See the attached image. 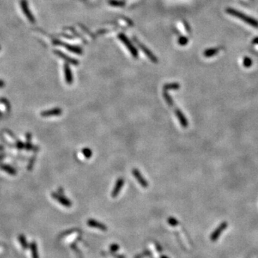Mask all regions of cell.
<instances>
[{
	"mask_svg": "<svg viewBox=\"0 0 258 258\" xmlns=\"http://www.w3.org/2000/svg\"><path fill=\"white\" fill-rule=\"evenodd\" d=\"M0 49H1V48H0Z\"/></svg>",
	"mask_w": 258,
	"mask_h": 258,
	"instance_id": "cell-27",
	"label": "cell"
},
{
	"mask_svg": "<svg viewBox=\"0 0 258 258\" xmlns=\"http://www.w3.org/2000/svg\"><path fill=\"white\" fill-rule=\"evenodd\" d=\"M52 197H53L56 201H58L60 204L63 205V206H65V207H68V208L71 207L72 202L70 201V199H67L65 196L62 195V194H58V193H52Z\"/></svg>",
	"mask_w": 258,
	"mask_h": 258,
	"instance_id": "cell-3",
	"label": "cell"
},
{
	"mask_svg": "<svg viewBox=\"0 0 258 258\" xmlns=\"http://www.w3.org/2000/svg\"><path fill=\"white\" fill-rule=\"evenodd\" d=\"M243 64H244V66L246 67V68H249V67H250L252 65V60L250 59L249 57H245L244 59V61H243Z\"/></svg>",
	"mask_w": 258,
	"mask_h": 258,
	"instance_id": "cell-18",
	"label": "cell"
},
{
	"mask_svg": "<svg viewBox=\"0 0 258 258\" xmlns=\"http://www.w3.org/2000/svg\"><path fill=\"white\" fill-rule=\"evenodd\" d=\"M252 43H253L254 44H258V37L255 38V39L253 40V41H252Z\"/></svg>",
	"mask_w": 258,
	"mask_h": 258,
	"instance_id": "cell-24",
	"label": "cell"
},
{
	"mask_svg": "<svg viewBox=\"0 0 258 258\" xmlns=\"http://www.w3.org/2000/svg\"><path fill=\"white\" fill-rule=\"evenodd\" d=\"M179 88H180V85L179 83H169V84H166L163 86V90L167 91L168 90H177V89H179Z\"/></svg>",
	"mask_w": 258,
	"mask_h": 258,
	"instance_id": "cell-13",
	"label": "cell"
},
{
	"mask_svg": "<svg viewBox=\"0 0 258 258\" xmlns=\"http://www.w3.org/2000/svg\"><path fill=\"white\" fill-rule=\"evenodd\" d=\"M228 227V223L227 221H222L217 228L214 230V231L211 234L210 239L212 242H216L220 237L221 234L226 230Z\"/></svg>",
	"mask_w": 258,
	"mask_h": 258,
	"instance_id": "cell-2",
	"label": "cell"
},
{
	"mask_svg": "<svg viewBox=\"0 0 258 258\" xmlns=\"http://www.w3.org/2000/svg\"><path fill=\"white\" fill-rule=\"evenodd\" d=\"M63 113V110L60 108H55L51 110H45L41 113V116L43 117H51V116H58Z\"/></svg>",
	"mask_w": 258,
	"mask_h": 258,
	"instance_id": "cell-10",
	"label": "cell"
},
{
	"mask_svg": "<svg viewBox=\"0 0 258 258\" xmlns=\"http://www.w3.org/2000/svg\"><path fill=\"white\" fill-rule=\"evenodd\" d=\"M132 174L141 186L143 187V188H147V187H148V181L145 179V178L143 177L142 174H141L140 171L138 169H133L132 170Z\"/></svg>",
	"mask_w": 258,
	"mask_h": 258,
	"instance_id": "cell-4",
	"label": "cell"
},
{
	"mask_svg": "<svg viewBox=\"0 0 258 258\" xmlns=\"http://www.w3.org/2000/svg\"><path fill=\"white\" fill-rule=\"evenodd\" d=\"M163 97L165 101H166L167 105H168L169 106L172 107H172H174V103L173 99H172V98L169 95V93L167 92V91H166V90H163Z\"/></svg>",
	"mask_w": 258,
	"mask_h": 258,
	"instance_id": "cell-12",
	"label": "cell"
},
{
	"mask_svg": "<svg viewBox=\"0 0 258 258\" xmlns=\"http://www.w3.org/2000/svg\"><path fill=\"white\" fill-rule=\"evenodd\" d=\"M148 255H151V252L148 251V250H146V251L142 252L141 254H139V255H136L135 258H143V257H145V256H148Z\"/></svg>",
	"mask_w": 258,
	"mask_h": 258,
	"instance_id": "cell-19",
	"label": "cell"
},
{
	"mask_svg": "<svg viewBox=\"0 0 258 258\" xmlns=\"http://www.w3.org/2000/svg\"><path fill=\"white\" fill-rule=\"evenodd\" d=\"M119 38L121 40V41H122L123 43L126 45V47L128 48L129 51L130 52V53H131L134 56V57H136V56L138 55L137 50H136V49L134 48L133 46L131 43H130V40H129L128 38H127L123 34H120Z\"/></svg>",
	"mask_w": 258,
	"mask_h": 258,
	"instance_id": "cell-8",
	"label": "cell"
},
{
	"mask_svg": "<svg viewBox=\"0 0 258 258\" xmlns=\"http://www.w3.org/2000/svg\"><path fill=\"white\" fill-rule=\"evenodd\" d=\"M65 80H66V83L68 84H71L73 81V78H72V72L70 70V67L68 64L65 65Z\"/></svg>",
	"mask_w": 258,
	"mask_h": 258,
	"instance_id": "cell-11",
	"label": "cell"
},
{
	"mask_svg": "<svg viewBox=\"0 0 258 258\" xmlns=\"http://www.w3.org/2000/svg\"><path fill=\"white\" fill-rule=\"evenodd\" d=\"M124 183H125V180L123 178L120 177L117 179L115 186H114L113 189L112 193H111V197L113 198H116L118 197V195H119L120 192H121V189H122L123 185H124Z\"/></svg>",
	"mask_w": 258,
	"mask_h": 258,
	"instance_id": "cell-6",
	"label": "cell"
},
{
	"mask_svg": "<svg viewBox=\"0 0 258 258\" xmlns=\"http://www.w3.org/2000/svg\"><path fill=\"white\" fill-rule=\"evenodd\" d=\"M167 221H168V223L169 224V225H171V226L172 227H176L177 225L179 224V221H178L176 218H174L173 217H169Z\"/></svg>",
	"mask_w": 258,
	"mask_h": 258,
	"instance_id": "cell-17",
	"label": "cell"
},
{
	"mask_svg": "<svg viewBox=\"0 0 258 258\" xmlns=\"http://www.w3.org/2000/svg\"><path fill=\"white\" fill-rule=\"evenodd\" d=\"M226 12L227 14L233 16V17H237L238 19H241V20L245 22V23H247L248 25H250V26L258 28V21L257 19H254V18H252L251 17H250V16L247 15V14L242 13V12H239V11L234 10V9H232V8H227L226 10Z\"/></svg>",
	"mask_w": 258,
	"mask_h": 258,
	"instance_id": "cell-1",
	"label": "cell"
},
{
	"mask_svg": "<svg viewBox=\"0 0 258 258\" xmlns=\"http://www.w3.org/2000/svg\"><path fill=\"white\" fill-rule=\"evenodd\" d=\"M160 258H169L168 257H167V256H165V255H162V256H161V257Z\"/></svg>",
	"mask_w": 258,
	"mask_h": 258,
	"instance_id": "cell-25",
	"label": "cell"
},
{
	"mask_svg": "<svg viewBox=\"0 0 258 258\" xmlns=\"http://www.w3.org/2000/svg\"><path fill=\"white\" fill-rule=\"evenodd\" d=\"M54 52H55L56 54H58L59 56H60V57H62V58H63V59L65 60H66L67 62H69V63H72V64H73V65H77L78 64L77 61L75 60H73V59H71V58L68 57V56L65 55V54L62 53V52H60V51H54Z\"/></svg>",
	"mask_w": 258,
	"mask_h": 258,
	"instance_id": "cell-14",
	"label": "cell"
},
{
	"mask_svg": "<svg viewBox=\"0 0 258 258\" xmlns=\"http://www.w3.org/2000/svg\"><path fill=\"white\" fill-rule=\"evenodd\" d=\"M87 224H88V226L90 227L99 229V230H102V231H104V232H106L107 230H108L107 227L105 226L104 224L98 221H96L95 219H88V221H87Z\"/></svg>",
	"mask_w": 258,
	"mask_h": 258,
	"instance_id": "cell-9",
	"label": "cell"
},
{
	"mask_svg": "<svg viewBox=\"0 0 258 258\" xmlns=\"http://www.w3.org/2000/svg\"><path fill=\"white\" fill-rule=\"evenodd\" d=\"M3 85H4V83H3V82H1V81H0V87H2V86H3Z\"/></svg>",
	"mask_w": 258,
	"mask_h": 258,
	"instance_id": "cell-26",
	"label": "cell"
},
{
	"mask_svg": "<svg viewBox=\"0 0 258 258\" xmlns=\"http://www.w3.org/2000/svg\"><path fill=\"white\" fill-rule=\"evenodd\" d=\"M218 52V49L217 48H210L208 50H205L204 52V55L207 57H212V56L215 55Z\"/></svg>",
	"mask_w": 258,
	"mask_h": 258,
	"instance_id": "cell-15",
	"label": "cell"
},
{
	"mask_svg": "<svg viewBox=\"0 0 258 258\" xmlns=\"http://www.w3.org/2000/svg\"><path fill=\"white\" fill-rule=\"evenodd\" d=\"M72 248L73 249V250L74 251H75V252H76V255H77V256H78V258H83V257H82V255H81V252H79V250H78V249L76 248V245H72Z\"/></svg>",
	"mask_w": 258,
	"mask_h": 258,
	"instance_id": "cell-20",
	"label": "cell"
},
{
	"mask_svg": "<svg viewBox=\"0 0 258 258\" xmlns=\"http://www.w3.org/2000/svg\"><path fill=\"white\" fill-rule=\"evenodd\" d=\"M179 43H180L181 45H186V43H187V42H188V40H187V39L186 37H181L180 39H179Z\"/></svg>",
	"mask_w": 258,
	"mask_h": 258,
	"instance_id": "cell-22",
	"label": "cell"
},
{
	"mask_svg": "<svg viewBox=\"0 0 258 258\" xmlns=\"http://www.w3.org/2000/svg\"><path fill=\"white\" fill-rule=\"evenodd\" d=\"M110 251H111L112 252H116L119 249V246L116 244H113V245H110Z\"/></svg>",
	"mask_w": 258,
	"mask_h": 258,
	"instance_id": "cell-21",
	"label": "cell"
},
{
	"mask_svg": "<svg viewBox=\"0 0 258 258\" xmlns=\"http://www.w3.org/2000/svg\"><path fill=\"white\" fill-rule=\"evenodd\" d=\"M20 6L23 12H24V14H25V16H26L27 19H28V20H30L32 23H34V22H35V19H34L33 15H32V13L30 12V9H29L28 4H27L26 0H21Z\"/></svg>",
	"mask_w": 258,
	"mask_h": 258,
	"instance_id": "cell-7",
	"label": "cell"
},
{
	"mask_svg": "<svg viewBox=\"0 0 258 258\" xmlns=\"http://www.w3.org/2000/svg\"><path fill=\"white\" fill-rule=\"evenodd\" d=\"M81 151L82 154H83V156H84L86 159H90V158L92 157V151L90 148L85 147V148H83V149H82Z\"/></svg>",
	"mask_w": 258,
	"mask_h": 258,
	"instance_id": "cell-16",
	"label": "cell"
},
{
	"mask_svg": "<svg viewBox=\"0 0 258 258\" xmlns=\"http://www.w3.org/2000/svg\"><path fill=\"white\" fill-rule=\"evenodd\" d=\"M174 113H175V115L177 116L178 120H179V122L181 124V127L183 128H186L189 126V123L186 118L185 117L184 114L183 113L182 111L179 108H175Z\"/></svg>",
	"mask_w": 258,
	"mask_h": 258,
	"instance_id": "cell-5",
	"label": "cell"
},
{
	"mask_svg": "<svg viewBox=\"0 0 258 258\" xmlns=\"http://www.w3.org/2000/svg\"><path fill=\"white\" fill-rule=\"evenodd\" d=\"M156 250H157V251L159 252H162V248H161V246H160L158 243H156Z\"/></svg>",
	"mask_w": 258,
	"mask_h": 258,
	"instance_id": "cell-23",
	"label": "cell"
}]
</instances>
